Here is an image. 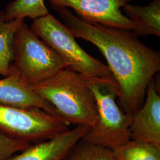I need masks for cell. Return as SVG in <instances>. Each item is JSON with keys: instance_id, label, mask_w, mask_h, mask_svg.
Here are the masks:
<instances>
[{"instance_id": "14", "label": "cell", "mask_w": 160, "mask_h": 160, "mask_svg": "<svg viewBox=\"0 0 160 160\" xmlns=\"http://www.w3.org/2000/svg\"><path fill=\"white\" fill-rule=\"evenodd\" d=\"M117 160H160V147L130 139L113 151Z\"/></svg>"}, {"instance_id": "10", "label": "cell", "mask_w": 160, "mask_h": 160, "mask_svg": "<svg viewBox=\"0 0 160 160\" xmlns=\"http://www.w3.org/2000/svg\"><path fill=\"white\" fill-rule=\"evenodd\" d=\"M90 129L89 126L77 125L73 129L31 144L19 154L12 155L6 160H63Z\"/></svg>"}, {"instance_id": "1", "label": "cell", "mask_w": 160, "mask_h": 160, "mask_svg": "<svg viewBox=\"0 0 160 160\" xmlns=\"http://www.w3.org/2000/svg\"><path fill=\"white\" fill-rule=\"evenodd\" d=\"M57 11L75 38L90 42L102 53L118 86L119 106L132 117L160 71V53L145 45L133 32L87 22L67 8Z\"/></svg>"}, {"instance_id": "12", "label": "cell", "mask_w": 160, "mask_h": 160, "mask_svg": "<svg viewBox=\"0 0 160 160\" xmlns=\"http://www.w3.org/2000/svg\"><path fill=\"white\" fill-rule=\"evenodd\" d=\"M24 20L7 22L0 12V76L4 77L10 74L14 61V34Z\"/></svg>"}, {"instance_id": "11", "label": "cell", "mask_w": 160, "mask_h": 160, "mask_svg": "<svg viewBox=\"0 0 160 160\" xmlns=\"http://www.w3.org/2000/svg\"><path fill=\"white\" fill-rule=\"evenodd\" d=\"M128 17L141 28L142 35L160 36V0H153L146 6L129 3L123 7Z\"/></svg>"}, {"instance_id": "13", "label": "cell", "mask_w": 160, "mask_h": 160, "mask_svg": "<svg viewBox=\"0 0 160 160\" xmlns=\"http://www.w3.org/2000/svg\"><path fill=\"white\" fill-rule=\"evenodd\" d=\"M2 13L6 21L12 22L26 18L34 20L49 12L44 0H14L7 5Z\"/></svg>"}, {"instance_id": "9", "label": "cell", "mask_w": 160, "mask_h": 160, "mask_svg": "<svg viewBox=\"0 0 160 160\" xmlns=\"http://www.w3.org/2000/svg\"><path fill=\"white\" fill-rule=\"evenodd\" d=\"M0 104L42 109L58 117L55 108L34 92L13 63L8 75L0 79Z\"/></svg>"}, {"instance_id": "6", "label": "cell", "mask_w": 160, "mask_h": 160, "mask_svg": "<svg viewBox=\"0 0 160 160\" xmlns=\"http://www.w3.org/2000/svg\"><path fill=\"white\" fill-rule=\"evenodd\" d=\"M69 130L68 123L43 110L0 104V132L7 137L37 143Z\"/></svg>"}, {"instance_id": "4", "label": "cell", "mask_w": 160, "mask_h": 160, "mask_svg": "<svg viewBox=\"0 0 160 160\" xmlns=\"http://www.w3.org/2000/svg\"><path fill=\"white\" fill-rule=\"evenodd\" d=\"M30 28L63 59L69 69L87 78L113 79L108 65L88 54L71 30L51 14L33 20Z\"/></svg>"}, {"instance_id": "8", "label": "cell", "mask_w": 160, "mask_h": 160, "mask_svg": "<svg viewBox=\"0 0 160 160\" xmlns=\"http://www.w3.org/2000/svg\"><path fill=\"white\" fill-rule=\"evenodd\" d=\"M145 101L132 116L130 138L160 147V96L154 79L147 89Z\"/></svg>"}, {"instance_id": "7", "label": "cell", "mask_w": 160, "mask_h": 160, "mask_svg": "<svg viewBox=\"0 0 160 160\" xmlns=\"http://www.w3.org/2000/svg\"><path fill=\"white\" fill-rule=\"evenodd\" d=\"M130 1L131 0H49L55 10L57 11L62 8H71L82 20L87 22L142 35L141 28L121 11V8Z\"/></svg>"}, {"instance_id": "16", "label": "cell", "mask_w": 160, "mask_h": 160, "mask_svg": "<svg viewBox=\"0 0 160 160\" xmlns=\"http://www.w3.org/2000/svg\"><path fill=\"white\" fill-rule=\"evenodd\" d=\"M31 145L26 141L7 137L0 132V160H6Z\"/></svg>"}, {"instance_id": "15", "label": "cell", "mask_w": 160, "mask_h": 160, "mask_svg": "<svg viewBox=\"0 0 160 160\" xmlns=\"http://www.w3.org/2000/svg\"><path fill=\"white\" fill-rule=\"evenodd\" d=\"M63 160H117L112 150L94 143L80 141Z\"/></svg>"}, {"instance_id": "3", "label": "cell", "mask_w": 160, "mask_h": 160, "mask_svg": "<svg viewBox=\"0 0 160 160\" xmlns=\"http://www.w3.org/2000/svg\"><path fill=\"white\" fill-rule=\"evenodd\" d=\"M86 79L96 102L97 118L81 140L113 151L131 139L132 117L118 104V88L113 79Z\"/></svg>"}, {"instance_id": "5", "label": "cell", "mask_w": 160, "mask_h": 160, "mask_svg": "<svg viewBox=\"0 0 160 160\" xmlns=\"http://www.w3.org/2000/svg\"><path fill=\"white\" fill-rule=\"evenodd\" d=\"M13 65L30 86L68 68L63 59L40 40L24 22L14 34Z\"/></svg>"}, {"instance_id": "2", "label": "cell", "mask_w": 160, "mask_h": 160, "mask_svg": "<svg viewBox=\"0 0 160 160\" xmlns=\"http://www.w3.org/2000/svg\"><path fill=\"white\" fill-rule=\"evenodd\" d=\"M31 86L55 108L58 116L68 125L92 128L96 124V102L86 78L82 75L70 69H64Z\"/></svg>"}]
</instances>
